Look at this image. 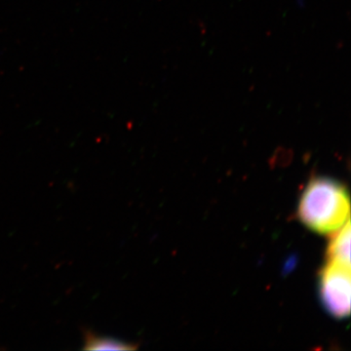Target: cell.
Wrapping results in <instances>:
<instances>
[{
	"label": "cell",
	"mask_w": 351,
	"mask_h": 351,
	"mask_svg": "<svg viewBox=\"0 0 351 351\" xmlns=\"http://www.w3.org/2000/svg\"><path fill=\"white\" fill-rule=\"evenodd\" d=\"M136 346L125 341L108 337H101L94 332L87 331L84 335V346L86 350H132Z\"/></svg>",
	"instance_id": "277c9868"
},
{
	"label": "cell",
	"mask_w": 351,
	"mask_h": 351,
	"mask_svg": "<svg viewBox=\"0 0 351 351\" xmlns=\"http://www.w3.org/2000/svg\"><path fill=\"white\" fill-rule=\"evenodd\" d=\"M350 196L343 184L329 178L307 184L298 206V218L320 234L339 230L350 221Z\"/></svg>",
	"instance_id": "6da1fadb"
},
{
	"label": "cell",
	"mask_w": 351,
	"mask_h": 351,
	"mask_svg": "<svg viewBox=\"0 0 351 351\" xmlns=\"http://www.w3.org/2000/svg\"><path fill=\"white\" fill-rule=\"evenodd\" d=\"M350 223L337 230L328 245V262L338 263L350 269Z\"/></svg>",
	"instance_id": "3957f363"
},
{
	"label": "cell",
	"mask_w": 351,
	"mask_h": 351,
	"mask_svg": "<svg viewBox=\"0 0 351 351\" xmlns=\"http://www.w3.org/2000/svg\"><path fill=\"white\" fill-rule=\"evenodd\" d=\"M320 299L328 313L334 317H348L350 313V269L328 262L321 269Z\"/></svg>",
	"instance_id": "7a4b0ae2"
}]
</instances>
